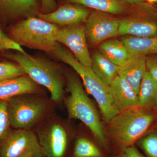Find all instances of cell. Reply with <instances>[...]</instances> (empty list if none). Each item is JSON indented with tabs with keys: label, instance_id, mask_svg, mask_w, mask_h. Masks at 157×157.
Returning a JSON list of instances; mask_svg holds the SVG:
<instances>
[{
	"label": "cell",
	"instance_id": "cell-1",
	"mask_svg": "<svg viewBox=\"0 0 157 157\" xmlns=\"http://www.w3.org/2000/svg\"><path fill=\"white\" fill-rule=\"evenodd\" d=\"M157 112L139 106L120 111L109 121V136L121 150L134 145L147 132L156 118Z\"/></svg>",
	"mask_w": 157,
	"mask_h": 157
},
{
	"label": "cell",
	"instance_id": "cell-2",
	"mask_svg": "<svg viewBox=\"0 0 157 157\" xmlns=\"http://www.w3.org/2000/svg\"><path fill=\"white\" fill-rule=\"evenodd\" d=\"M67 81L70 95L65 99V104L69 118L81 121L90 129L98 143L107 149V137L98 111L80 80L75 75L69 74Z\"/></svg>",
	"mask_w": 157,
	"mask_h": 157
},
{
	"label": "cell",
	"instance_id": "cell-3",
	"mask_svg": "<svg viewBox=\"0 0 157 157\" xmlns=\"http://www.w3.org/2000/svg\"><path fill=\"white\" fill-rule=\"evenodd\" d=\"M53 53L59 60L67 64L80 76L85 87L97 101L102 116L108 123L120 112L113 100L109 86L96 75L90 67L82 64L71 52L57 42Z\"/></svg>",
	"mask_w": 157,
	"mask_h": 157
},
{
	"label": "cell",
	"instance_id": "cell-4",
	"mask_svg": "<svg viewBox=\"0 0 157 157\" xmlns=\"http://www.w3.org/2000/svg\"><path fill=\"white\" fill-rule=\"evenodd\" d=\"M4 56L17 63L26 75L37 84L46 88L50 93L52 102L61 101L64 95V80L59 67L47 60L19 52L5 54Z\"/></svg>",
	"mask_w": 157,
	"mask_h": 157
},
{
	"label": "cell",
	"instance_id": "cell-5",
	"mask_svg": "<svg viewBox=\"0 0 157 157\" xmlns=\"http://www.w3.org/2000/svg\"><path fill=\"white\" fill-rule=\"evenodd\" d=\"M59 30L56 25L31 17L11 26L8 36L21 46L53 53Z\"/></svg>",
	"mask_w": 157,
	"mask_h": 157
},
{
	"label": "cell",
	"instance_id": "cell-6",
	"mask_svg": "<svg viewBox=\"0 0 157 157\" xmlns=\"http://www.w3.org/2000/svg\"><path fill=\"white\" fill-rule=\"evenodd\" d=\"M38 94H25L6 100L13 128L32 130L48 117L52 108V102Z\"/></svg>",
	"mask_w": 157,
	"mask_h": 157
},
{
	"label": "cell",
	"instance_id": "cell-7",
	"mask_svg": "<svg viewBox=\"0 0 157 157\" xmlns=\"http://www.w3.org/2000/svg\"><path fill=\"white\" fill-rule=\"evenodd\" d=\"M37 131V138L45 157H65L67 151L69 135L59 119L48 117Z\"/></svg>",
	"mask_w": 157,
	"mask_h": 157
},
{
	"label": "cell",
	"instance_id": "cell-8",
	"mask_svg": "<svg viewBox=\"0 0 157 157\" xmlns=\"http://www.w3.org/2000/svg\"><path fill=\"white\" fill-rule=\"evenodd\" d=\"M0 157H45L32 130L14 129L0 144Z\"/></svg>",
	"mask_w": 157,
	"mask_h": 157
},
{
	"label": "cell",
	"instance_id": "cell-9",
	"mask_svg": "<svg viewBox=\"0 0 157 157\" xmlns=\"http://www.w3.org/2000/svg\"><path fill=\"white\" fill-rule=\"evenodd\" d=\"M119 19L107 13L93 11L85 21L86 39L92 45H99L109 38L117 36Z\"/></svg>",
	"mask_w": 157,
	"mask_h": 157
},
{
	"label": "cell",
	"instance_id": "cell-10",
	"mask_svg": "<svg viewBox=\"0 0 157 157\" xmlns=\"http://www.w3.org/2000/svg\"><path fill=\"white\" fill-rule=\"evenodd\" d=\"M56 40L70 48L78 62L91 67L92 59L88 48L84 27L78 25L59 29Z\"/></svg>",
	"mask_w": 157,
	"mask_h": 157
},
{
	"label": "cell",
	"instance_id": "cell-11",
	"mask_svg": "<svg viewBox=\"0 0 157 157\" xmlns=\"http://www.w3.org/2000/svg\"><path fill=\"white\" fill-rule=\"evenodd\" d=\"M89 11L78 5L67 4L45 14H38L40 19L51 23L62 26H73L85 22L89 15Z\"/></svg>",
	"mask_w": 157,
	"mask_h": 157
},
{
	"label": "cell",
	"instance_id": "cell-12",
	"mask_svg": "<svg viewBox=\"0 0 157 157\" xmlns=\"http://www.w3.org/2000/svg\"><path fill=\"white\" fill-rule=\"evenodd\" d=\"M118 35L136 37L157 36V22L148 16L126 17L119 19Z\"/></svg>",
	"mask_w": 157,
	"mask_h": 157
},
{
	"label": "cell",
	"instance_id": "cell-13",
	"mask_svg": "<svg viewBox=\"0 0 157 157\" xmlns=\"http://www.w3.org/2000/svg\"><path fill=\"white\" fill-rule=\"evenodd\" d=\"M109 87L113 102L119 111L139 106L138 94L121 76L118 75Z\"/></svg>",
	"mask_w": 157,
	"mask_h": 157
},
{
	"label": "cell",
	"instance_id": "cell-14",
	"mask_svg": "<svg viewBox=\"0 0 157 157\" xmlns=\"http://www.w3.org/2000/svg\"><path fill=\"white\" fill-rule=\"evenodd\" d=\"M146 56H130L125 62L119 66L118 75L124 78L137 94L140 84L146 73Z\"/></svg>",
	"mask_w": 157,
	"mask_h": 157
},
{
	"label": "cell",
	"instance_id": "cell-15",
	"mask_svg": "<svg viewBox=\"0 0 157 157\" xmlns=\"http://www.w3.org/2000/svg\"><path fill=\"white\" fill-rule=\"evenodd\" d=\"M38 10L37 0H0V20L4 21L33 17Z\"/></svg>",
	"mask_w": 157,
	"mask_h": 157
},
{
	"label": "cell",
	"instance_id": "cell-16",
	"mask_svg": "<svg viewBox=\"0 0 157 157\" xmlns=\"http://www.w3.org/2000/svg\"><path fill=\"white\" fill-rule=\"evenodd\" d=\"M38 84L27 75L0 81V100L39 93Z\"/></svg>",
	"mask_w": 157,
	"mask_h": 157
},
{
	"label": "cell",
	"instance_id": "cell-17",
	"mask_svg": "<svg viewBox=\"0 0 157 157\" xmlns=\"http://www.w3.org/2000/svg\"><path fill=\"white\" fill-rule=\"evenodd\" d=\"M91 59V68L94 73L106 85L109 86L118 75L119 66L101 52L94 53Z\"/></svg>",
	"mask_w": 157,
	"mask_h": 157
},
{
	"label": "cell",
	"instance_id": "cell-18",
	"mask_svg": "<svg viewBox=\"0 0 157 157\" xmlns=\"http://www.w3.org/2000/svg\"><path fill=\"white\" fill-rule=\"evenodd\" d=\"M121 41L130 56H146L157 54V36L143 38L127 36Z\"/></svg>",
	"mask_w": 157,
	"mask_h": 157
},
{
	"label": "cell",
	"instance_id": "cell-19",
	"mask_svg": "<svg viewBox=\"0 0 157 157\" xmlns=\"http://www.w3.org/2000/svg\"><path fill=\"white\" fill-rule=\"evenodd\" d=\"M100 52L110 61L120 66L130 56L126 46L122 41L107 39L99 44Z\"/></svg>",
	"mask_w": 157,
	"mask_h": 157
},
{
	"label": "cell",
	"instance_id": "cell-20",
	"mask_svg": "<svg viewBox=\"0 0 157 157\" xmlns=\"http://www.w3.org/2000/svg\"><path fill=\"white\" fill-rule=\"evenodd\" d=\"M139 107L153 109L157 101V82L147 71L144 76L138 94Z\"/></svg>",
	"mask_w": 157,
	"mask_h": 157
},
{
	"label": "cell",
	"instance_id": "cell-21",
	"mask_svg": "<svg viewBox=\"0 0 157 157\" xmlns=\"http://www.w3.org/2000/svg\"><path fill=\"white\" fill-rule=\"evenodd\" d=\"M75 3L95 9L96 11L113 14H122L128 11L125 3L120 0H68Z\"/></svg>",
	"mask_w": 157,
	"mask_h": 157
},
{
	"label": "cell",
	"instance_id": "cell-22",
	"mask_svg": "<svg viewBox=\"0 0 157 157\" xmlns=\"http://www.w3.org/2000/svg\"><path fill=\"white\" fill-rule=\"evenodd\" d=\"M73 157H103L101 150L92 141L84 137H78L74 143Z\"/></svg>",
	"mask_w": 157,
	"mask_h": 157
},
{
	"label": "cell",
	"instance_id": "cell-23",
	"mask_svg": "<svg viewBox=\"0 0 157 157\" xmlns=\"http://www.w3.org/2000/svg\"><path fill=\"white\" fill-rule=\"evenodd\" d=\"M137 141L146 157H157V129L147 132Z\"/></svg>",
	"mask_w": 157,
	"mask_h": 157
},
{
	"label": "cell",
	"instance_id": "cell-24",
	"mask_svg": "<svg viewBox=\"0 0 157 157\" xmlns=\"http://www.w3.org/2000/svg\"><path fill=\"white\" fill-rule=\"evenodd\" d=\"M26 75L19 65L9 62H0V81Z\"/></svg>",
	"mask_w": 157,
	"mask_h": 157
},
{
	"label": "cell",
	"instance_id": "cell-25",
	"mask_svg": "<svg viewBox=\"0 0 157 157\" xmlns=\"http://www.w3.org/2000/svg\"><path fill=\"white\" fill-rule=\"evenodd\" d=\"M11 127L6 100H0V144L10 131Z\"/></svg>",
	"mask_w": 157,
	"mask_h": 157
},
{
	"label": "cell",
	"instance_id": "cell-26",
	"mask_svg": "<svg viewBox=\"0 0 157 157\" xmlns=\"http://www.w3.org/2000/svg\"><path fill=\"white\" fill-rule=\"evenodd\" d=\"M6 50H15L26 53L20 45L6 36L0 29V52Z\"/></svg>",
	"mask_w": 157,
	"mask_h": 157
},
{
	"label": "cell",
	"instance_id": "cell-27",
	"mask_svg": "<svg viewBox=\"0 0 157 157\" xmlns=\"http://www.w3.org/2000/svg\"><path fill=\"white\" fill-rule=\"evenodd\" d=\"M146 57L147 70L157 82V54Z\"/></svg>",
	"mask_w": 157,
	"mask_h": 157
},
{
	"label": "cell",
	"instance_id": "cell-28",
	"mask_svg": "<svg viewBox=\"0 0 157 157\" xmlns=\"http://www.w3.org/2000/svg\"><path fill=\"white\" fill-rule=\"evenodd\" d=\"M120 157H146L144 156L134 145L129 147L122 151Z\"/></svg>",
	"mask_w": 157,
	"mask_h": 157
},
{
	"label": "cell",
	"instance_id": "cell-29",
	"mask_svg": "<svg viewBox=\"0 0 157 157\" xmlns=\"http://www.w3.org/2000/svg\"><path fill=\"white\" fill-rule=\"evenodd\" d=\"M43 9L46 12L53 11L56 6L54 0H42Z\"/></svg>",
	"mask_w": 157,
	"mask_h": 157
},
{
	"label": "cell",
	"instance_id": "cell-30",
	"mask_svg": "<svg viewBox=\"0 0 157 157\" xmlns=\"http://www.w3.org/2000/svg\"><path fill=\"white\" fill-rule=\"evenodd\" d=\"M121 2L125 3L135 4V5H141L144 4L145 0H120Z\"/></svg>",
	"mask_w": 157,
	"mask_h": 157
},
{
	"label": "cell",
	"instance_id": "cell-31",
	"mask_svg": "<svg viewBox=\"0 0 157 157\" xmlns=\"http://www.w3.org/2000/svg\"><path fill=\"white\" fill-rule=\"evenodd\" d=\"M148 2L150 3H157V0H147Z\"/></svg>",
	"mask_w": 157,
	"mask_h": 157
},
{
	"label": "cell",
	"instance_id": "cell-32",
	"mask_svg": "<svg viewBox=\"0 0 157 157\" xmlns=\"http://www.w3.org/2000/svg\"><path fill=\"white\" fill-rule=\"evenodd\" d=\"M153 109L156 112H157V101L156 103V104H155L154 107Z\"/></svg>",
	"mask_w": 157,
	"mask_h": 157
},
{
	"label": "cell",
	"instance_id": "cell-33",
	"mask_svg": "<svg viewBox=\"0 0 157 157\" xmlns=\"http://www.w3.org/2000/svg\"><path fill=\"white\" fill-rule=\"evenodd\" d=\"M155 121H156V123L155 124V129H157V116L155 120Z\"/></svg>",
	"mask_w": 157,
	"mask_h": 157
},
{
	"label": "cell",
	"instance_id": "cell-34",
	"mask_svg": "<svg viewBox=\"0 0 157 157\" xmlns=\"http://www.w3.org/2000/svg\"><path fill=\"white\" fill-rule=\"evenodd\" d=\"M156 14H157V10H156Z\"/></svg>",
	"mask_w": 157,
	"mask_h": 157
}]
</instances>
